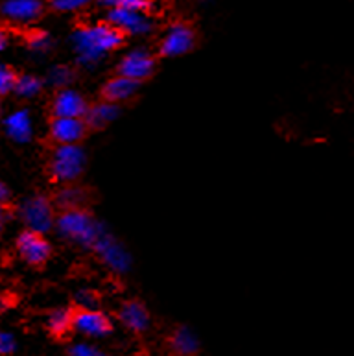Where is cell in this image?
<instances>
[{"label":"cell","instance_id":"6da1fadb","mask_svg":"<svg viewBox=\"0 0 354 356\" xmlns=\"http://www.w3.org/2000/svg\"><path fill=\"white\" fill-rule=\"evenodd\" d=\"M69 41L76 65L83 69H95L107 56L124 47L126 35L107 21L81 22L70 32Z\"/></svg>","mask_w":354,"mask_h":356},{"label":"cell","instance_id":"7a4b0ae2","mask_svg":"<svg viewBox=\"0 0 354 356\" xmlns=\"http://www.w3.org/2000/svg\"><path fill=\"white\" fill-rule=\"evenodd\" d=\"M54 229L61 238L78 245L81 250H92L96 240L100 238V234L106 231L104 223L96 218L87 207L59 211Z\"/></svg>","mask_w":354,"mask_h":356},{"label":"cell","instance_id":"3957f363","mask_svg":"<svg viewBox=\"0 0 354 356\" xmlns=\"http://www.w3.org/2000/svg\"><path fill=\"white\" fill-rule=\"evenodd\" d=\"M87 154L81 144H54L47 163L50 179L59 185L76 183L85 174Z\"/></svg>","mask_w":354,"mask_h":356},{"label":"cell","instance_id":"277c9868","mask_svg":"<svg viewBox=\"0 0 354 356\" xmlns=\"http://www.w3.org/2000/svg\"><path fill=\"white\" fill-rule=\"evenodd\" d=\"M15 214L22 222L24 229L48 234L50 231H54L58 209L54 205L52 197L42 194V192H33L17 205Z\"/></svg>","mask_w":354,"mask_h":356},{"label":"cell","instance_id":"5b68a950","mask_svg":"<svg viewBox=\"0 0 354 356\" xmlns=\"http://www.w3.org/2000/svg\"><path fill=\"white\" fill-rule=\"evenodd\" d=\"M198 44V32L191 22L174 21L163 32L157 44V56L164 59L183 58Z\"/></svg>","mask_w":354,"mask_h":356},{"label":"cell","instance_id":"8992f818","mask_svg":"<svg viewBox=\"0 0 354 356\" xmlns=\"http://www.w3.org/2000/svg\"><path fill=\"white\" fill-rule=\"evenodd\" d=\"M92 253L98 257V261L104 264L109 271L117 273V275H126L127 271L133 266V257L127 251V248L122 244L120 240L109 231H104L100 234V238L96 240V244L92 245Z\"/></svg>","mask_w":354,"mask_h":356},{"label":"cell","instance_id":"52a82bcc","mask_svg":"<svg viewBox=\"0 0 354 356\" xmlns=\"http://www.w3.org/2000/svg\"><path fill=\"white\" fill-rule=\"evenodd\" d=\"M47 0H0V19L4 24L30 28L47 13Z\"/></svg>","mask_w":354,"mask_h":356},{"label":"cell","instance_id":"ba28073f","mask_svg":"<svg viewBox=\"0 0 354 356\" xmlns=\"http://www.w3.org/2000/svg\"><path fill=\"white\" fill-rule=\"evenodd\" d=\"M111 26H115L120 33L127 38H144L155 30L154 17L144 11L122 10V8H111L106 10V19Z\"/></svg>","mask_w":354,"mask_h":356},{"label":"cell","instance_id":"9c48e42d","mask_svg":"<svg viewBox=\"0 0 354 356\" xmlns=\"http://www.w3.org/2000/svg\"><path fill=\"white\" fill-rule=\"evenodd\" d=\"M157 70V56L148 48H133L118 59L117 74L126 76L129 80L144 83Z\"/></svg>","mask_w":354,"mask_h":356},{"label":"cell","instance_id":"30bf717a","mask_svg":"<svg viewBox=\"0 0 354 356\" xmlns=\"http://www.w3.org/2000/svg\"><path fill=\"white\" fill-rule=\"evenodd\" d=\"M15 250L22 261L32 268L45 266L52 257V244L48 242L47 234L35 233L30 229H24L19 233L15 240Z\"/></svg>","mask_w":354,"mask_h":356},{"label":"cell","instance_id":"8fae6325","mask_svg":"<svg viewBox=\"0 0 354 356\" xmlns=\"http://www.w3.org/2000/svg\"><path fill=\"white\" fill-rule=\"evenodd\" d=\"M90 102L85 98L81 90L74 87H65V89L54 90L52 100H50V115L52 117L65 118H83Z\"/></svg>","mask_w":354,"mask_h":356},{"label":"cell","instance_id":"7c38bea8","mask_svg":"<svg viewBox=\"0 0 354 356\" xmlns=\"http://www.w3.org/2000/svg\"><path fill=\"white\" fill-rule=\"evenodd\" d=\"M72 330L90 338H100L109 334L113 323L109 316L96 309H74L72 310Z\"/></svg>","mask_w":354,"mask_h":356},{"label":"cell","instance_id":"4fadbf2b","mask_svg":"<svg viewBox=\"0 0 354 356\" xmlns=\"http://www.w3.org/2000/svg\"><path fill=\"white\" fill-rule=\"evenodd\" d=\"M89 134L83 118L52 117L48 124V137L54 144H81Z\"/></svg>","mask_w":354,"mask_h":356},{"label":"cell","instance_id":"5bb4252c","mask_svg":"<svg viewBox=\"0 0 354 356\" xmlns=\"http://www.w3.org/2000/svg\"><path fill=\"white\" fill-rule=\"evenodd\" d=\"M140 86H143V83H137V81L129 80L126 76L115 74L100 87V100L111 102V104L122 106V104H126V102H131L133 98L138 95Z\"/></svg>","mask_w":354,"mask_h":356},{"label":"cell","instance_id":"9a60e30c","mask_svg":"<svg viewBox=\"0 0 354 356\" xmlns=\"http://www.w3.org/2000/svg\"><path fill=\"white\" fill-rule=\"evenodd\" d=\"M2 128L13 143L28 144L33 140V120L28 109H17L2 118Z\"/></svg>","mask_w":354,"mask_h":356},{"label":"cell","instance_id":"2e32d148","mask_svg":"<svg viewBox=\"0 0 354 356\" xmlns=\"http://www.w3.org/2000/svg\"><path fill=\"white\" fill-rule=\"evenodd\" d=\"M122 113V106H117V104H111V102L106 100H98L89 104V109L85 113V124L89 131H102L106 129L107 126H111Z\"/></svg>","mask_w":354,"mask_h":356},{"label":"cell","instance_id":"e0dca14e","mask_svg":"<svg viewBox=\"0 0 354 356\" xmlns=\"http://www.w3.org/2000/svg\"><path fill=\"white\" fill-rule=\"evenodd\" d=\"M54 205L59 211L65 209H78L87 207L89 203V192L78 183H67V185H59L58 192L52 197Z\"/></svg>","mask_w":354,"mask_h":356},{"label":"cell","instance_id":"ac0fdd59","mask_svg":"<svg viewBox=\"0 0 354 356\" xmlns=\"http://www.w3.org/2000/svg\"><path fill=\"white\" fill-rule=\"evenodd\" d=\"M118 318L133 332H144L150 327V314L140 301L129 299L120 307Z\"/></svg>","mask_w":354,"mask_h":356},{"label":"cell","instance_id":"d6986e66","mask_svg":"<svg viewBox=\"0 0 354 356\" xmlns=\"http://www.w3.org/2000/svg\"><path fill=\"white\" fill-rule=\"evenodd\" d=\"M42 89H45V80L42 78L35 74H28V72H24V74L17 72L15 86H13L11 95L19 96L22 100H33V98H38L41 95Z\"/></svg>","mask_w":354,"mask_h":356},{"label":"cell","instance_id":"ffe728a7","mask_svg":"<svg viewBox=\"0 0 354 356\" xmlns=\"http://www.w3.org/2000/svg\"><path fill=\"white\" fill-rule=\"evenodd\" d=\"M24 44L33 56H48L54 50V38L52 33L47 32V30L30 28L24 33Z\"/></svg>","mask_w":354,"mask_h":356},{"label":"cell","instance_id":"44dd1931","mask_svg":"<svg viewBox=\"0 0 354 356\" xmlns=\"http://www.w3.org/2000/svg\"><path fill=\"white\" fill-rule=\"evenodd\" d=\"M76 80V67L67 63L54 65L52 69L48 70L47 78H45V86H50L54 90L65 89V87H72Z\"/></svg>","mask_w":354,"mask_h":356},{"label":"cell","instance_id":"7402d4cb","mask_svg":"<svg viewBox=\"0 0 354 356\" xmlns=\"http://www.w3.org/2000/svg\"><path fill=\"white\" fill-rule=\"evenodd\" d=\"M48 332L54 338H65L72 330V310L70 309H56L50 312L47 321Z\"/></svg>","mask_w":354,"mask_h":356},{"label":"cell","instance_id":"603a6c76","mask_svg":"<svg viewBox=\"0 0 354 356\" xmlns=\"http://www.w3.org/2000/svg\"><path fill=\"white\" fill-rule=\"evenodd\" d=\"M172 349L181 356H191L198 351V340L196 336L192 334L191 330L181 327L172 336Z\"/></svg>","mask_w":354,"mask_h":356},{"label":"cell","instance_id":"cb8c5ba5","mask_svg":"<svg viewBox=\"0 0 354 356\" xmlns=\"http://www.w3.org/2000/svg\"><path fill=\"white\" fill-rule=\"evenodd\" d=\"M92 4H95V0H47L48 10L54 13H61V15L81 13Z\"/></svg>","mask_w":354,"mask_h":356},{"label":"cell","instance_id":"d4e9b609","mask_svg":"<svg viewBox=\"0 0 354 356\" xmlns=\"http://www.w3.org/2000/svg\"><path fill=\"white\" fill-rule=\"evenodd\" d=\"M95 2L104 10L122 8V10L144 11V13H152L154 10V0H95Z\"/></svg>","mask_w":354,"mask_h":356},{"label":"cell","instance_id":"484cf974","mask_svg":"<svg viewBox=\"0 0 354 356\" xmlns=\"http://www.w3.org/2000/svg\"><path fill=\"white\" fill-rule=\"evenodd\" d=\"M17 70L11 69L10 65L0 63V100H4L6 96H10L13 92V86H15Z\"/></svg>","mask_w":354,"mask_h":356},{"label":"cell","instance_id":"4316f807","mask_svg":"<svg viewBox=\"0 0 354 356\" xmlns=\"http://www.w3.org/2000/svg\"><path fill=\"white\" fill-rule=\"evenodd\" d=\"M98 296L92 290H79L76 293V309H96Z\"/></svg>","mask_w":354,"mask_h":356},{"label":"cell","instance_id":"83f0119b","mask_svg":"<svg viewBox=\"0 0 354 356\" xmlns=\"http://www.w3.org/2000/svg\"><path fill=\"white\" fill-rule=\"evenodd\" d=\"M13 216H15V213H13V207L10 203H0V238H2V234L8 227V223L13 220Z\"/></svg>","mask_w":354,"mask_h":356},{"label":"cell","instance_id":"f1b7e54d","mask_svg":"<svg viewBox=\"0 0 354 356\" xmlns=\"http://www.w3.org/2000/svg\"><path fill=\"white\" fill-rule=\"evenodd\" d=\"M15 338L8 332H0V356H8L15 351Z\"/></svg>","mask_w":354,"mask_h":356},{"label":"cell","instance_id":"f546056e","mask_svg":"<svg viewBox=\"0 0 354 356\" xmlns=\"http://www.w3.org/2000/svg\"><path fill=\"white\" fill-rule=\"evenodd\" d=\"M72 356H106L102 351L95 349V347L87 346V343H79V346L72 347Z\"/></svg>","mask_w":354,"mask_h":356},{"label":"cell","instance_id":"4dcf8cb0","mask_svg":"<svg viewBox=\"0 0 354 356\" xmlns=\"http://www.w3.org/2000/svg\"><path fill=\"white\" fill-rule=\"evenodd\" d=\"M10 44V30L6 24H0V52H4Z\"/></svg>","mask_w":354,"mask_h":356},{"label":"cell","instance_id":"1f68e13d","mask_svg":"<svg viewBox=\"0 0 354 356\" xmlns=\"http://www.w3.org/2000/svg\"><path fill=\"white\" fill-rule=\"evenodd\" d=\"M10 200H11L10 188L6 186V183L0 181V203H10Z\"/></svg>","mask_w":354,"mask_h":356},{"label":"cell","instance_id":"d6a6232c","mask_svg":"<svg viewBox=\"0 0 354 356\" xmlns=\"http://www.w3.org/2000/svg\"><path fill=\"white\" fill-rule=\"evenodd\" d=\"M10 305H11L10 298H8L6 293H0V312H4L6 309H10Z\"/></svg>","mask_w":354,"mask_h":356},{"label":"cell","instance_id":"836d02e7","mask_svg":"<svg viewBox=\"0 0 354 356\" xmlns=\"http://www.w3.org/2000/svg\"><path fill=\"white\" fill-rule=\"evenodd\" d=\"M2 118H4V111H2V104H0V124H2Z\"/></svg>","mask_w":354,"mask_h":356},{"label":"cell","instance_id":"e575fe53","mask_svg":"<svg viewBox=\"0 0 354 356\" xmlns=\"http://www.w3.org/2000/svg\"><path fill=\"white\" fill-rule=\"evenodd\" d=\"M200 2H207V0H200Z\"/></svg>","mask_w":354,"mask_h":356}]
</instances>
